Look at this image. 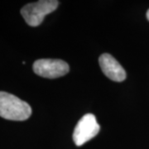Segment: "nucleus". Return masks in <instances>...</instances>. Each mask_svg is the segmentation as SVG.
<instances>
[{
  "instance_id": "20e7f679",
  "label": "nucleus",
  "mask_w": 149,
  "mask_h": 149,
  "mask_svg": "<svg viewBox=\"0 0 149 149\" xmlns=\"http://www.w3.org/2000/svg\"><path fill=\"white\" fill-rule=\"evenodd\" d=\"M100 130V126L92 113L85 114L77 123L73 133V140L76 146H82L95 138Z\"/></svg>"
},
{
  "instance_id": "423d86ee",
  "label": "nucleus",
  "mask_w": 149,
  "mask_h": 149,
  "mask_svg": "<svg viewBox=\"0 0 149 149\" xmlns=\"http://www.w3.org/2000/svg\"><path fill=\"white\" fill-rule=\"evenodd\" d=\"M147 18H148V20L149 21V9L147 12Z\"/></svg>"
},
{
  "instance_id": "f03ea898",
  "label": "nucleus",
  "mask_w": 149,
  "mask_h": 149,
  "mask_svg": "<svg viewBox=\"0 0 149 149\" xmlns=\"http://www.w3.org/2000/svg\"><path fill=\"white\" fill-rule=\"evenodd\" d=\"M57 0H40L25 5L21 9V14L25 22L31 27H37L46 15L52 13L57 8Z\"/></svg>"
},
{
  "instance_id": "39448f33",
  "label": "nucleus",
  "mask_w": 149,
  "mask_h": 149,
  "mask_svg": "<svg viewBox=\"0 0 149 149\" xmlns=\"http://www.w3.org/2000/svg\"><path fill=\"white\" fill-rule=\"evenodd\" d=\"M99 63L103 73L110 80L122 82L126 79V72L116 59L110 54H102L99 58Z\"/></svg>"
},
{
  "instance_id": "7ed1b4c3",
  "label": "nucleus",
  "mask_w": 149,
  "mask_h": 149,
  "mask_svg": "<svg viewBox=\"0 0 149 149\" xmlns=\"http://www.w3.org/2000/svg\"><path fill=\"white\" fill-rule=\"evenodd\" d=\"M32 68L35 74L48 79L61 77L67 74L70 70L69 65L64 61L59 59L37 60L33 63Z\"/></svg>"
},
{
  "instance_id": "f257e3e1",
  "label": "nucleus",
  "mask_w": 149,
  "mask_h": 149,
  "mask_svg": "<svg viewBox=\"0 0 149 149\" xmlns=\"http://www.w3.org/2000/svg\"><path fill=\"white\" fill-rule=\"evenodd\" d=\"M31 114L32 108L27 102L8 92L0 91V117L13 121H24Z\"/></svg>"
}]
</instances>
